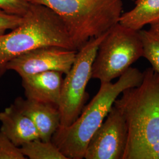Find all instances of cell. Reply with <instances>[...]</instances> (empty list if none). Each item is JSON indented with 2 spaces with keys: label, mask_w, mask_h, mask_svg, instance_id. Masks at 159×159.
<instances>
[{
  "label": "cell",
  "mask_w": 159,
  "mask_h": 159,
  "mask_svg": "<svg viewBox=\"0 0 159 159\" xmlns=\"http://www.w3.org/2000/svg\"><path fill=\"white\" fill-rule=\"evenodd\" d=\"M30 4L28 0H0V9L8 14L23 17Z\"/></svg>",
  "instance_id": "16"
},
{
  "label": "cell",
  "mask_w": 159,
  "mask_h": 159,
  "mask_svg": "<svg viewBox=\"0 0 159 159\" xmlns=\"http://www.w3.org/2000/svg\"><path fill=\"white\" fill-rule=\"evenodd\" d=\"M143 73L142 83L125 90L114 103L128 128L123 159H159V74L152 67Z\"/></svg>",
  "instance_id": "1"
},
{
  "label": "cell",
  "mask_w": 159,
  "mask_h": 159,
  "mask_svg": "<svg viewBox=\"0 0 159 159\" xmlns=\"http://www.w3.org/2000/svg\"><path fill=\"white\" fill-rule=\"evenodd\" d=\"M23 17L16 29L0 34V78L10 60L28 51L48 46L76 50L63 21L50 8L30 3Z\"/></svg>",
  "instance_id": "3"
},
{
  "label": "cell",
  "mask_w": 159,
  "mask_h": 159,
  "mask_svg": "<svg viewBox=\"0 0 159 159\" xmlns=\"http://www.w3.org/2000/svg\"><path fill=\"white\" fill-rule=\"evenodd\" d=\"M56 12L78 51L89 40L106 33L119 23L122 0H28Z\"/></svg>",
  "instance_id": "4"
},
{
  "label": "cell",
  "mask_w": 159,
  "mask_h": 159,
  "mask_svg": "<svg viewBox=\"0 0 159 159\" xmlns=\"http://www.w3.org/2000/svg\"><path fill=\"white\" fill-rule=\"evenodd\" d=\"M143 47V57L152 65V68L159 74V39L148 31L139 30Z\"/></svg>",
  "instance_id": "14"
},
{
  "label": "cell",
  "mask_w": 159,
  "mask_h": 159,
  "mask_svg": "<svg viewBox=\"0 0 159 159\" xmlns=\"http://www.w3.org/2000/svg\"><path fill=\"white\" fill-rule=\"evenodd\" d=\"M63 74L59 71H48L21 77L25 97L58 107Z\"/></svg>",
  "instance_id": "10"
},
{
  "label": "cell",
  "mask_w": 159,
  "mask_h": 159,
  "mask_svg": "<svg viewBox=\"0 0 159 159\" xmlns=\"http://www.w3.org/2000/svg\"><path fill=\"white\" fill-rule=\"evenodd\" d=\"M0 131L17 147L40 139L33 122L13 104L0 112Z\"/></svg>",
  "instance_id": "11"
},
{
  "label": "cell",
  "mask_w": 159,
  "mask_h": 159,
  "mask_svg": "<svg viewBox=\"0 0 159 159\" xmlns=\"http://www.w3.org/2000/svg\"><path fill=\"white\" fill-rule=\"evenodd\" d=\"M150 27L148 30L151 34L159 39V20L150 24Z\"/></svg>",
  "instance_id": "18"
},
{
  "label": "cell",
  "mask_w": 159,
  "mask_h": 159,
  "mask_svg": "<svg viewBox=\"0 0 159 159\" xmlns=\"http://www.w3.org/2000/svg\"><path fill=\"white\" fill-rule=\"evenodd\" d=\"M77 51L54 46L40 47L14 58L7 64V69L16 71L21 77L48 71L66 74L74 63Z\"/></svg>",
  "instance_id": "8"
},
{
  "label": "cell",
  "mask_w": 159,
  "mask_h": 159,
  "mask_svg": "<svg viewBox=\"0 0 159 159\" xmlns=\"http://www.w3.org/2000/svg\"><path fill=\"white\" fill-rule=\"evenodd\" d=\"M13 104L33 122L41 140L51 141L60 125L61 116L58 107L21 97H17Z\"/></svg>",
  "instance_id": "9"
},
{
  "label": "cell",
  "mask_w": 159,
  "mask_h": 159,
  "mask_svg": "<svg viewBox=\"0 0 159 159\" xmlns=\"http://www.w3.org/2000/svg\"><path fill=\"white\" fill-rule=\"evenodd\" d=\"M143 54L139 31L117 23L108 30L99 45L92 66L91 79L98 80L101 83L111 82Z\"/></svg>",
  "instance_id": "5"
},
{
  "label": "cell",
  "mask_w": 159,
  "mask_h": 159,
  "mask_svg": "<svg viewBox=\"0 0 159 159\" xmlns=\"http://www.w3.org/2000/svg\"><path fill=\"white\" fill-rule=\"evenodd\" d=\"M159 20V0H136L135 7L123 13L119 23L135 30Z\"/></svg>",
  "instance_id": "12"
},
{
  "label": "cell",
  "mask_w": 159,
  "mask_h": 159,
  "mask_svg": "<svg viewBox=\"0 0 159 159\" xmlns=\"http://www.w3.org/2000/svg\"><path fill=\"white\" fill-rule=\"evenodd\" d=\"M23 20V17L8 14L0 9V34L6 33L8 30L16 29Z\"/></svg>",
  "instance_id": "17"
},
{
  "label": "cell",
  "mask_w": 159,
  "mask_h": 159,
  "mask_svg": "<svg viewBox=\"0 0 159 159\" xmlns=\"http://www.w3.org/2000/svg\"><path fill=\"white\" fill-rule=\"evenodd\" d=\"M107 33L91 39L77 51L73 66L65 74L58 104L61 116L60 127L71 125L85 107L89 97L86 88L91 79L93 63L99 45Z\"/></svg>",
  "instance_id": "6"
},
{
  "label": "cell",
  "mask_w": 159,
  "mask_h": 159,
  "mask_svg": "<svg viewBox=\"0 0 159 159\" xmlns=\"http://www.w3.org/2000/svg\"><path fill=\"white\" fill-rule=\"evenodd\" d=\"M20 148L23 155L30 159H68L51 141L35 139Z\"/></svg>",
  "instance_id": "13"
},
{
  "label": "cell",
  "mask_w": 159,
  "mask_h": 159,
  "mask_svg": "<svg viewBox=\"0 0 159 159\" xmlns=\"http://www.w3.org/2000/svg\"><path fill=\"white\" fill-rule=\"evenodd\" d=\"M25 159L27 158L23 155L20 148L13 144L0 131V159Z\"/></svg>",
  "instance_id": "15"
},
{
  "label": "cell",
  "mask_w": 159,
  "mask_h": 159,
  "mask_svg": "<svg viewBox=\"0 0 159 159\" xmlns=\"http://www.w3.org/2000/svg\"><path fill=\"white\" fill-rule=\"evenodd\" d=\"M127 139L125 117L113 105L89 141L84 159H123Z\"/></svg>",
  "instance_id": "7"
},
{
  "label": "cell",
  "mask_w": 159,
  "mask_h": 159,
  "mask_svg": "<svg viewBox=\"0 0 159 159\" xmlns=\"http://www.w3.org/2000/svg\"><path fill=\"white\" fill-rule=\"evenodd\" d=\"M143 73L130 67L114 83H101L100 89L78 118L67 127H59L51 142L68 159H84L91 137L106 118L116 100L125 89L142 82Z\"/></svg>",
  "instance_id": "2"
}]
</instances>
